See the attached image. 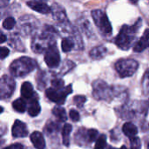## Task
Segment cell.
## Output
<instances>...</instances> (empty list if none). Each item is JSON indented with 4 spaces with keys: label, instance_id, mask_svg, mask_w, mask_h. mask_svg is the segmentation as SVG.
<instances>
[{
    "label": "cell",
    "instance_id": "1",
    "mask_svg": "<svg viewBox=\"0 0 149 149\" xmlns=\"http://www.w3.org/2000/svg\"><path fill=\"white\" fill-rule=\"evenodd\" d=\"M141 24V19H139V21L134 26L124 25L115 38V44L117 45V46H119L120 49L123 50L129 49L133 40L134 39L135 33L138 31L140 28Z\"/></svg>",
    "mask_w": 149,
    "mask_h": 149
},
{
    "label": "cell",
    "instance_id": "2",
    "mask_svg": "<svg viewBox=\"0 0 149 149\" xmlns=\"http://www.w3.org/2000/svg\"><path fill=\"white\" fill-rule=\"evenodd\" d=\"M36 66V62L26 57L20 58L15 61L10 65V72L12 75L17 77H23L32 71Z\"/></svg>",
    "mask_w": 149,
    "mask_h": 149
},
{
    "label": "cell",
    "instance_id": "3",
    "mask_svg": "<svg viewBox=\"0 0 149 149\" xmlns=\"http://www.w3.org/2000/svg\"><path fill=\"white\" fill-rule=\"evenodd\" d=\"M138 66H139L138 62L134 59H130V58L120 59L115 65L116 71L118 72V73L121 78L132 76L137 71Z\"/></svg>",
    "mask_w": 149,
    "mask_h": 149
},
{
    "label": "cell",
    "instance_id": "4",
    "mask_svg": "<svg viewBox=\"0 0 149 149\" xmlns=\"http://www.w3.org/2000/svg\"><path fill=\"white\" fill-rule=\"evenodd\" d=\"M92 17L101 32L104 34H110L112 32V25L106 13L100 10H94L92 11Z\"/></svg>",
    "mask_w": 149,
    "mask_h": 149
},
{
    "label": "cell",
    "instance_id": "5",
    "mask_svg": "<svg viewBox=\"0 0 149 149\" xmlns=\"http://www.w3.org/2000/svg\"><path fill=\"white\" fill-rule=\"evenodd\" d=\"M72 91V85H69L64 89V91L63 90L57 91L54 88H49L45 91V94H46V97L50 100H52V102H55L58 105H61L65 102L66 96L69 93H71Z\"/></svg>",
    "mask_w": 149,
    "mask_h": 149
},
{
    "label": "cell",
    "instance_id": "6",
    "mask_svg": "<svg viewBox=\"0 0 149 149\" xmlns=\"http://www.w3.org/2000/svg\"><path fill=\"white\" fill-rule=\"evenodd\" d=\"M45 61L47 66L50 68H55L58 66L60 63V56L55 45L49 46V48L47 49L45 55Z\"/></svg>",
    "mask_w": 149,
    "mask_h": 149
},
{
    "label": "cell",
    "instance_id": "7",
    "mask_svg": "<svg viewBox=\"0 0 149 149\" xmlns=\"http://www.w3.org/2000/svg\"><path fill=\"white\" fill-rule=\"evenodd\" d=\"M12 135L15 138H23L26 137L28 135V129L26 127V125L20 121L19 120H15L13 126H12Z\"/></svg>",
    "mask_w": 149,
    "mask_h": 149
},
{
    "label": "cell",
    "instance_id": "8",
    "mask_svg": "<svg viewBox=\"0 0 149 149\" xmlns=\"http://www.w3.org/2000/svg\"><path fill=\"white\" fill-rule=\"evenodd\" d=\"M26 4L33 10L38 11L42 14H48L51 12V8L45 3L42 2H36V1H29Z\"/></svg>",
    "mask_w": 149,
    "mask_h": 149
},
{
    "label": "cell",
    "instance_id": "9",
    "mask_svg": "<svg viewBox=\"0 0 149 149\" xmlns=\"http://www.w3.org/2000/svg\"><path fill=\"white\" fill-rule=\"evenodd\" d=\"M149 47V29H147L141 38V39L134 46V51L135 52H141L146 48Z\"/></svg>",
    "mask_w": 149,
    "mask_h": 149
},
{
    "label": "cell",
    "instance_id": "10",
    "mask_svg": "<svg viewBox=\"0 0 149 149\" xmlns=\"http://www.w3.org/2000/svg\"><path fill=\"white\" fill-rule=\"evenodd\" d=\"M31 141L36 149H45V141L44 139L43 134L40 132L35 131L30 136Z\"/></svg>",
    "mask_w": 149,
    "mask_h": 149
},
{
    "label": "cell",
    "instance_id": "11",
    "mask_svg": "<svg viewBox=\"0 0 149 149\" xmlns=\"http://www.w3.org/2000/svg\"><path fill=\"white\" fill-rule=\"evenodd\" d=\"M33 86L30 82H24L21 86V94L24 99H31L34 96Z\"/></svg>",
    "mask_w": 149,
    "mask_h": 149
},
{
    "label": "cell",
    "instance_id": "12",
    "mask_svg": "<svg viewBox=\"0 0 149 149\" xmlns=\"http://www.w3.org/2000/svg\"><path fill=\"white\" fill-rule=\"evenodd\" d=\"M123 133L129 138L135 137V135L138 134V128L136 127L135 125H134L131 122H127L123 125L122 127Z\"/></svg>",
    "mask_w": 149,
    "mask_h": 149
},
{
    "label": "cell",
    "instance_id": "13",
    "mask_svg": "<svg viewBox=\"0 0 149 149\" xmlns=\"http://www.w3.org/2000/svg\"><path fill=\"white\" fill-rule=\"evenodd\" d=\"M107 53V48L100 45V46H97L95 48H93L91 52H90V56L94 58V59H100L101 58H103Z\"/></svg>",
    "mask_w": 149,
    "mask_h": 149
},
{
    "label": "cell",
    "instance_id": "14",
    "mask_svg": "<svg viewBox=\"0 0 149 149\" xmlns=\"http://www.w3.org/2000/svg\"><path fill=\"white\" fill-rule=\"evenodd\" d=\"M72 132V126L70 124H65L62 130V141L65 147L70 145V134Z\"/></svg>",
    "mask_w": 149,
    "mask_h": 149
},
{
    "label": "cell",
    "instance_id": "15",
    "mask_svg": "<svg viewBox=\"0 0 149 149\" xmlns=\"http://www.w3.org/2000/svg\"><path fill=\"white\" fill-rule=\"evenodd\" d=\"M40 111H41V107L37 100L32 101L28 107V113L31 117H35V116L38 115Z\"/></svg>",
    "mask_w": 149,
    "mask_h": 149
},
{
    "label": "cell",
    "instance_id": "16",
    "mask_svg": "<svg viewBox=\"0 0 149 149\" xmlns=\"http://www.w3.org/2000/svg\"><path fill=\"white\" fill-rule=\"evenodd\" d=\"M12 107L18 113H24L26 110V103L23 99H17L12 103Z\"/></svg>",
    "mask_w": 149,
    "mask_h": 149
},
{
    "label": "cell",
    "instance_id": "17",
    "mask_svg": "<svg viewBox=\"0 0 149 149\" xmlns=\"http://www.w3.org/2000/svg\"><path fill=\"white\" fill-rule=\"evenodd\" d=\"M52 113L54 114L55 117H57L60 121H65L67 117H66V113L65 110L63 107H54L52 109Z\"/></svg>",
    "mask_w": 149,
    "mask_h": 149
},
{
    "label": "cell",
    "instance_id": "18",
    "mask_svg": "<svg viewBox=\"0 0 149 149\" xmlns=\"http://www.w3.org/2000/svg\"><path fill=\"white\" fill-rule=\"evenodd\" d=\"M73 42L70 38H64L61 43V48L64 52H68L73 48Z\"/></svg>",
    "mask_w": 149,
    "mask_h": 149
},
{
    "label": "cell",
    "instance_id": "19",
    "mask_svg": "<svg viewBox=\"0 0 149 149\" xmlns=\"http://www.w3.org/2000/svg\"><path fill=\"white\" fill-rule=\"evenodd\" d=\"M15 25H16V20L11 17H9L5 18L3 23V27L5 30H11V29L14 28Z\"/></svg>",
    "mask_w": 149,
    "mask_h": 149
},
{
    "label": "cell",
    "instance_id": "20",
    "mask_svg": "<svg viewBox=\"0 0 149 149\" xmlns=\"http://www.w3.org/2000/svg\"><path fill=\"white\" fill-rule=\"evenodd\" d=\"M142 87H143V92L145 94L149 93V69L146 71L143 80H142Z\"/></svg>",
    "mask_w": 149,
    "mask_h": 149
},
{
    "label": "cell",
    "instance_id": "21",
    "mask_svg": "<svg viewBox=\"0 0 149 149\" xmlns=\"http://www.w3.org/2000/svg\"><path fill=\"white\" fill-rule=\"evenodd\" d=\"M107 145V137L106 135L102 134L99 137L98 141H96L94 149H105Z\"/></svg>",
    "mask_w": 149,
    "mask_h": 149
},
{
    "label": "cell",
    "instance_id": "22",
    "mask_svg": "<svg viewBox=\"0 0 149 149\" xmlns=\"http://www.w3.org/2000/svg\"><path fill=\"white\" fill-rule=\"evenodd\" d=\"M131 141V149H141V142L138 137H132L130 138Z\"/></svg>",
    "mask_w": 149,
    "mask_h": 149
},
{
    "label": "cell",
    "instance_id": "23",
    "mask_svg": "<svg viewBox=\"0 0 149 149\" xmlns=\"http://www.w3.org/2000/svg\"><path fill=\"white\" fill-rule=\"evenodd\" d=\"M86 98L83 95H78V96H75L73 98L74 104L76 106H78L79 107H81L84 105V103L86 102Z\"/></svg>",
    "mask_w": 149,
    "mask_h": 149
},
{
    "label": "cell",
    "instance_id": "24",
    "mask_svg": "<svg viewBox=\"0 0 149 149\" xmlns=\"http://www.w3.org/2000/svg\"><path fill=\"white\" fill-rule=\"evenodd\" d=\"M87 136H88L89 141L93 142L96 140V138L98 136V131L96 129H90L87 131Z\"/></svg>",
    "mask_w": 149,
    "mask_h": 149
},
{
    "label": "cell",
    "instance_id": "25",
    "mask_svg": "<svg viewBox=\"0 0 149 149\" xmlns=\"http://www.w3.org/2000/svg\"><path fill=\"white\" fill-rule=\"evenodd\" d=\"M69 115H70V118H71L73 121H75V122H76V121H79V119H80L79 113L76 110H71Z\"/></svg>",
    "mask_w": 149,
    "mask_h": 149
},
{
    "label": "cell",
    "instance_id": "26",
    "mask_svg": "<svg viewBox=\"0 0 149 149\" xmlns=\"http://www.w3.org/2000/svg\"><path fill=\"white\" fill-rule=\"evenodd\" d=\"M52 86L54 87H56L57 89H61L63 86H64V81L62 79H54L52 80Z\"/></svg>",
    "mask_w": 149,
    "mask_h": 149
},
{
    "label": "cell",
    "instance_id": "27",
    "mask_svg": "<svg viewBox=\"0 0 149 149\" xmlns=\"http://www.w3.org/2000/svg\"><path fill=\"white\" fill-rule=\"evenodd\" d=\"M9 53H10V51H9L8 48H6V47H1V49H0V57H1L2 59L5 58L9 55Z\"/></svg>",
    "mask_w": 149,
    "mask_h": 149
},
{
    "label": "cell",
    "instance_id": "28",
    "mask_svg": "<svg viewBox=\"0 0 149 149\" xmlns=\"http://www.w3.org/2000/svg\"><path fill=\"white\" fill-rule=\"evenodd\" d=\"M3 149H24V147L21 144H13V145L4 148Z\"/></svg>",
    "mask_w": 149,
    "mask_h": 149
},
{
    "label": "cell",
    "instance_id": "29",
    "mask_svg": "<svg viewBox=\"0 0 149 149\" xmlns=\"http://www.w3.org/2000/svg\"><path fill=\"white\" fill-rule=\"evenodd\" d=\"M5 40H6V37L4 36L3 33H1V39H0V42H1V43H3V42H5Z\"/></svg>",
    "mask_w": 149,
    "mask_h": 149
},
{
    "label": "cell",
    "instance_id": "30",
    "mask_svg": "<svg viewBox=\"0 0 149 149\" xmlns=\"http://www.w3.org/2000/svg\"><path fill=\"white\" fill-rule=\"evenodd\" d=\"M8 2H9V0H1V3H2V5H3V4H7V3H8Z\"/></svg>",
    "mask_w": 149,
    "mask_h": 149
},
{
    "label": "cell",
    "instance_id": "31",
    "mask_svg": "<svg viewBox=\"0 0 149 149\" xmlns=\"http://www.w3.org/2000/svg\"><path fill=\"white\" fill-rule=\"evenodd\" d=\"M129 1H130L131 3H136L139 0H129Z\"/></svg>",
    "mask_w": 149,
    "mask_h": 149
},
{
    "label": "cell",
    "instance_id": "32",
    "mask_svg": "<svg viewBox=\"0 0 149 149\" xmlns=\"http://www.w3.org/2000/svg\"><path fill=\"white\" fill-rule=\"evenodd\" d=\"M120 149H127V147H125V146H122V147H121V148H120Z\"/></svg>",
    "mask_w": 149,
    "mask_h": 149
},
{
    "label": "cell",
    "instance_id": "33",
    "mask_svg": "<svg viewBox=\"0 0 149 149\" xmlns=\"http://www.w3.org/2000/svg\"><path fill=\"white\" fill-rule=\"evenodd\" d=\"M109 149H116V148H109Z\"/></svg>",
    "mask_w": 149,
    "mask_h": 149
},
{
    "label": "cell",
    "instance_id": "34",
    "mask_svg": "<svg viewBox=\"0 0 149 149\" xmlns=\"http://www.w3.org/2000/svg\"><path fill=\"white\" fill-rule=\"evenodd\" d=\"M148 149H149V144H148Z\"/></svg>",
    "mask_w": 149,
    "mask_h": 149
}]
</instances>
